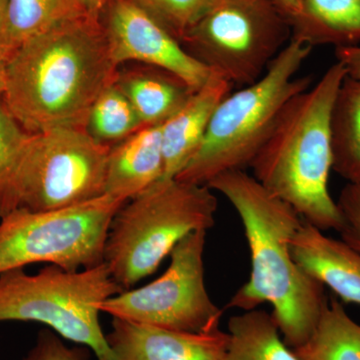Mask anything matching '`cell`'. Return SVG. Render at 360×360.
<instances>
[{"label":"cell","mask_w":360,"mask_h":360,"mask_svg":"<svg viewBox=\"0 0 360 360\" xmlns=\"http://www.w3.org/2000/svg\"><path fill=\"white\" fill-rule=\"evenodd\" d=\"M4 66L2 101L30 134L85 129L90 108L118 73L101 18L89 15L28 40Z\"/></svg>","instance_id":"6da1fadb"},{"label":"cell","mask_w":360,"mask_h":360,"mask_svg":"<svg viewBox=\"0 0 360 360\" xmlns=\"http://www.w3.org/2000/svg\"><path fill=\"white\" fill-rule=\"evenodd\" d=\"M233 206L250 246L251 274L227 309L248 311L269 303L284 342L291 349L312 335L328 302L323 284L293 259L291 240L303 219L245 170H231L208 182Z\"/></svg>","instance_id":"7a4b0ae2"},{"label":"cell","mask_w":360,"mask_h":360,"mask_svg":"<svg viewBox=\"0 0 360 360\" xmlns=\"http://www.w3.org/2000/svg\"><path fill=\"white\" fill-rule=\"evenodd\" d=\"M347 75L336 61L314 86L293 96L250 167L265 188L322 231L340 232L342 226L328 181L331 108Z\"/></svg>","instance_id":"3957f363"},{"label":"cell","mask_w":360,"mask_h":360,"mask_svg":"<svg viewBox=\"0 0 360 360\" xmlns=\"http://www.w3.org/2000/svg\"><path fill=\"white\" fill-rule=\"evenodd\" d=\"M311 51L291 39L257 82L225 96L200 148L175 179L207 186L219 174L250 167L286 103L311 86V77H297Z\"/></svg>","instance_id":"277c9868"},{"label":"cell","mask_w":360,"mask_h":360,"mask_svg":"<svg viewBox=\"0 0 360 360\" xmlns=\"http://www.w3.org/2000/svg\"><path fill=\"white\" fill-rule=\"evenodd\" d=\"M212 189L160 180L120 208L111 221L103 262L123 290L155 274L181 239L210 231L219 207Z\"/></svg>","instance_id":"5b68a950"},{"label":"cell","mask_w":360,"mask_h":360,"mask_svg":"<svg viewBox=\"0 0 360 360\" xmlns=\"http://www.w3.org/2000/svg\"><path fill=\"white\" fill-rule=\"evenodd\" d=\"M124 291L105 264L68 271L49 264L37 274L25 269L0 274V322H39L59 336L110 360L99 321L101 303Z\"/></svg>","instance_id":"8992f818"},{"label":"cell","mask_w":360,"mask_h":360,"mask_svg":"<svg viewBox=\"0 0 360 360\" xmlns=\"http://www.w3.org/2000/svg\"><path fill=\"white\" fill-rule=\"evenodd\" d=\"M110 148L84 129L30 134L0 193V217L15 210H63L105 195Z\"/></svg>","instance_id":"52a82bcc"},{"label":"cell","mask_w":360,"mask_h":360,"mask_svg":"<svg viewBox=\"0 0 360 360\" xmlns=\"http://www.w3.org/2000/svg\"><path fill=\"white\" fill-rule=\"evenodd\" d=\"M124 203L103 195L63 210L6 213L0 217V274L37 264L68 271L103 264L111 221Z\"/></svg>","instance_id":"ba28073f"},{"label":"cell","mask_w":360,"mask_h":360,"mask_svg":"<svg viewBox=\"0 0 360 360\" xmlns=\"http://www.w3.org/2000/svg\"><path fill=\"white\" fill-rule=\"evenodd\" d=\"M270 0H219L181 39L184 49L233 86L255 84L290 41Z\"/></svg>","instance_id":"9c48e42d"},{"label":"cell","mask_w":360,"mask_h":360,"mask_svg":"<svg viewBox=\"0 0 360 360\" xmlns=\"http://www.w3.org/2000/svg\"><path fill=\"white\" fill-rule=\"evenodd\" d=\"M207 231L188 234L170 253L162 276L142 288L127 290L101 303L112 319L155 328L202 333L219 328L224 310L212 302L205 279Z\"/></svg>","instance_id":"30bf717a"},{"label":"cell","mask_w":360,"mask_h":360,"mask_svg":"<svg viewBox=\"0 0 360 360\" xmlns=\"http://www.w3.org/2000/svg\"><path fill=\"white\" fill-rule=\"evenodd\" d=\"M116 65L139 61L176 75L200 89L212 71L191 56L165 26L130 0H111L101 16Z\"/></svg>","instance_id":"8fae6325"},{"label":"cell","mask_w":360,"mask_h":360,"mask_svg":"<svg viewBox=\"0 0 360 360\" xmlns=\"http://www.w3.org/2000/svg\"><path fill=\"white\" fill-rule=\"evenodd\" d=\"M105 336L110 360H224L229 338L219 326L187 333L118 319Z\"/></svg>","instance_id":"7c38bea8"},{"label":"cell","mask_w":360,"mask_h":360,"mask_svg":"<svg viewBox=\"0 0 360 360\" xmlns=\"http://www.w3.org/2000/svg\"><path fill=\"white\" fill-rule=\"evenodd\" d=\"M296 264L341 302L360 305V252L303 220L291 240Z\"/></svg>","instance_id":"4fadbf2b"},{"label":"cell","mask_w":360,"mask_h":360,"mask_svg":"<svg viewBox=\"0 0 360 360\" xmlns=\"http://www.w3.org/2000/svg\"><path fill=\"white\" fill-rule=\"evenodd\" d=\"M233 85L212 72L172 117L161 124L165 174L162 180L175 179L186 167L202 142L215 110Z\"/></svg>","instance_id":"5bb4252c"},{"label":"cell","mask_w":360,"mask_h":360,"mask_svg":"<svg viewBox=\"0 0 360 360\" xmlns=\"http://www.w3.org/2000/svg\"><path fill=\"white\" fill-rule=\"evenodd\" d=\"M163 174L161 124L143 127L110 148L104 194L127 202L162 180Z\"/></svg>","instance_id":"9a60e30c"},{"label":"cell","mask_w":360,"mask_h":360,"mask_svg":"<svg viewBox=\"0 0 360 360\" xmlns=\"http://www.w3.org/2000/svg\"><path fill=\"white\" fill-rule=\"evenodd\" d=\"M291 39L309 45L360 44V0H302L291 22Z\"/></svg>","instance_id":"2e32d148"},{"label":"cell","mask_w":360,"mask_h":360,"mask_svg":"<svg viewBox=\"0 0 360 360\" xmlns=\"http://www.w3.org/2000/svg\"><path fill=\"white\" fill-rule=\"evenodd\" d=\"M115 84L134 105L143 127L162 124L188 101L195 90L161 68L120 73Z\"/></svg>","instance_id":"e0dca14e"},{"label":"cell","mask_w":360,"mask_h":360,"mask_svg":"<svg viewBox=\"0 0 360 360\" xmlns=\"http://www.w3.org/2000/svg\"><path fill=\"white\" fill-rule=\"evenodd\" d=\"M333 170L347 184H360V79L345 77L330 115Z\"/></svg>","instance_id":"ac0fdd59"},{"label":"cell","mask_w":360,"mask_h":360,"mask_svg":"<svg viewBox=\"0 0 360 360\" xmlns=\"http://www.w3.org/2000/svg\"><path fill=\"white\" fill-rule=\"evenodd\" d=\"M229 345L224 360H298L284 342L274 315L252 309L227 323Z\"/></svg>","instance_id":"d6986e66"},{"label":"cell","mask_w":360,"mask_h":360,"mask_svg":"<svg viewBox=\"0 0 360 360\" xmlns=\"http://www.w3.org/2000/svg\"><path fill=\"white\" fill-rule=\"evenodd\" d=\"M292 350L298 360H360V324L328 298L312 335Z\"/></svg>","instance_id":"ffe728a7"},{"label":"cell","mask_w":360,"mask_h":360,"mask_svg":"<svg viewBox=\"0 0 360 360\" xmlns=\"http://www.w3.org/2000/svg\"><path fill=\"white\" fill-rule=\"evenodd\" d=\"M85 13L79 0H6V28L9 52Z\"/></svg>","instance_id":"44dd1931"},{"label":"cell","mask_w":360,"mask_h":360,"mask_svg":"<svg viewBox=\"0 0 360 360\" xmlns=\"http://www.w3.org/2000/svg\"><path fill=\"white\" fill-rule=\"evenodd\" d=\"M143 127L134 105L115 82L103 90L90 108L85 129L94 139L110 146Z\"/></svg>","instance_id":"7402d4cb"},{"label":"cell","mask_w":360,"mask_h":360,"mask_svg":"<svg viewBox=\"0 0 360 360\" xmlns=\"http://www.w3.org/2000/svg\"><path fill=\"white\" fill-rule=\"evenodd\" d=\"M181 41L219 0H130Z\"/></svg>","instance_id":"603a6c76"},{"label":"cell","mask_w":360,"mask_h":360,"mask_svg":"<svg viewBox=\"0 0 360 360\" xmlns=\"http://www.w3.org/2000/svg\"><path fill=\"white\" fill-rule=\"evenodd\" d=\"M30 134L21 127L0 97V193Z\"/></svg>","instance_id":"cb8c5ba5"},{"label":"cell","mask_w":360,"mask_h":360,"mask_svg":"<svg viewBox=\"0 0 360 360\" xmlns=\"http://www.w3.org/2000/svg\"><path fill=\"white\" fill-rule=\"evenodd\" d=\"M336 203L342 217L338 233L343 241L360 252V184H347Z\"/></svg>","instance_id":"d4e9b609"},{"label":"cell","mask_w":360,"mask_h":360,"mask_svg":"<svg viewBox=\"0 0 360 360\" xmlns=\"http://www.w3.org/2000/svg\"><path fill=\"white\" fill-rule=\"evenodd\" d=\"M86 347H70L51 329H42L37 342L22 360H89Z\"/></svg>","instance_id":"484cf974"},{"label":"cell","mask_w":360,"mask_h":360,"mask_svg":"<svg viewBox=\"0 0 360 360\" xmlns=\"http://www.w3.org/2000/svg\"><path fill=\"white\" fill-rule=\"evenodd\" d=\"M335 58L345 66L347 77L360 79V45L335 49Z\"/></svg>","instance_id":"4316f807"},{"label":"cell","mask_w":360,"mask_h":360,"mask_svg":"<svg viewBox=\"0 0 360 360\" xmlns=\"http://www.w3.org/2000/svg\"><path fill=\"white\" fill-rule=\"evenodd\" d=\"M6 0H0V65L6 63L11 56L6 39Z\"/></svg>","instance_id":"83f0119b"},{"label":"cell","mask_w":360,"mask_h":360,"mask_svg":"<svg viewBox=\"0 0 360 360\" xmlns=\"http://www.w3.org/2000/svg\"><path fill=\"white\" fill-rule=\"evenodd\" d=\"M274 6L291 22L298 15L302 6V0H270Z\"/></svg>","instance_id":"f1b7e54d"},{"label":"cell","mask_w":360,"mask_h":360,"mask_svg":"<svg viewBox=\"0 0 360 360\" xmlns=\"http://www.w3.org/2000/svg\"><path fill=\"white\" fill-rule=\"evenodd\" d=\"M84 6L85 13L94 18H101L105 7L111 0H79Z\"/></svg>","instance_id":"f546056e"},{"label":"cell","mask_w":360,"mask_h":360,"mask_svg":"<svg viewBox=\"0 0 360 360\" xmlns=\"http://www.w3.org/2000/svg\"><path fill=\"white\" fill-rule=\"evenodd\" d=\"M4 63L0 65V97L4 94Z\"/></svg>","instance_id":"4dcf8cb0"}]
</instances>
